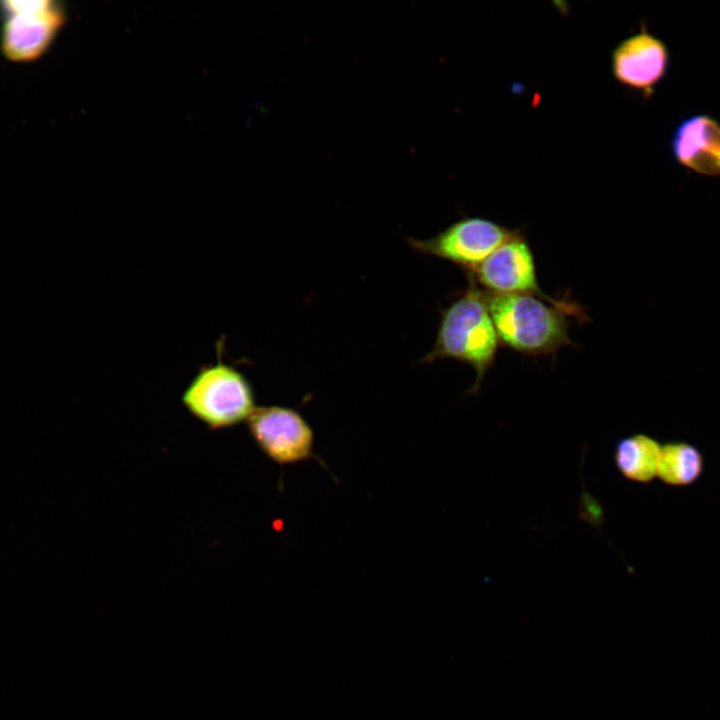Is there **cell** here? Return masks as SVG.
<instances>
[{"label":"cell","mask_w":720,"mask_h":720,"mask_svg":"<svg viewBox=\"0 0 720 720\" xmlns=\"http://www.w3.org/2000/svg\"><path fill=\"white\" fill-rule=\"evenodd\" d=\"M488 306L500 345L528 356H550L574 345L570 317L588 319L584 308L564 296L549 301L534 294H490Z\"/></svg>","instance_id":"obj_1"},{"label":"cell","mask_w":720,"mask_h":720,"mask_svg":"<svg viewBox=\"0 0 720 720\" xmlns=\"http://www.w3.org/2000/svg\"><path fill=\"white\" fill-rule=\"evenodd\" d=\"M468 286L445 309L432 350L422 359L424 363L453 359L475 370V381L469 393H477L482 380L493 365L499 338L490 314L487 292L467 274Z\"/></svg>","instance_id":"obj_2"},{"label":"cell","mask_w":720,"mask_h":720,"mask_svg":"<svg viewBox=\"0 0 720 720\" xmlns=\"http://www.w3.org/2000/svg\"><path fill=\"white\" fill-rule=\"evenodd\" d=\"M184 408L211 430L247 422L255 407V396L247 377L222 360L202 365L184 389Z\"/></svg>","instance_id":"obj_3"},{"label":"cell","mask_w":720,"mask_h":720,"mask_svg":"<svg viewBox=\"0 0 720 720\" xmlns=\"http://www.w3.org/2000/svg\"><path fill=\"white\" fill-rule=\"evenodd\" d=\"M66 16V9L59 1H1V54L14 63L40 59L54 43Z\"/></svg>","instance_id":"obj_4"},{"label":"cell","mask_w":720,"mask_h":720,"mask_svg":"<svg viewBox=\"0 0 720 720\" xmlns=\"http://www.w3.org/2000/svg\"><path fill=\"white\" fill-rule=\"evenodd\" d=\"M520 228L510 229L483 217H462L432 238H409L417 252L435 256L471 271Z\"/></svg>","instance_id":"obj_5"},{"label":"cell","mask_w":720,"mask_h":720,"mask_svg":"<svg viewBox=\"0 0 720 720\" xmlns=\"http://www.w3.org/2000/svg\"><path fill=\"white\" fill-rule=\"evenodd\" d=\"M251 438L261 452L279 465L315 459L314 432L295 409L277 405L256 407L247 420Z\"/></svg>","instance_id":"obj_6"},{"label":"cell","mask_w":720,"mask_h":720,"mask_svg":"<svg viewBox=\"0 0 720 720\" xmlns=\"http://www.w3.org/2000/svg\"><path fill=\"white\" fill-rule=\"evenodd\" d=\"M490 294H534L549 301L538 283L533 251L522 231L467 272Z\"/></svg>","instance_id":"obj_7"},{"label":"cell","mask_w":720,"mask_h":720,"mask_svg":"<svg viewBox=\"0 0 720 720\" xmlns=\"http://www.w3.org/2000/svg\"><path fill=\"white\" fill-rule=\"evenodd\" d=\"M668 67L667 45L645 26L621 40L610 54V71L615 81L645 97L653 94Z\"/></svg>","instance_id":"obj_8"},{"label":"cell","mask_w":720,"mask_h":720,"mask_svg":"<svg viewBox=\"0 0 720 720\" xmlns=\"http://www.w3.org/2000/svg\"><path fill=\"white\" fill-rule=\"evenodd\" d=\"M670 146L680 165L700 175H720V123L714 118H686L674 130Z\"/></svg>","instance_id":"obj_9"},{"label":"cell","mask_w":720,"mask_h":720,"mask_svg":"<svg viewBox=\"0 0 720 720\" xmlns=\"http://www.w3.org/2000/svg\"><path fill=\"white\" fill-rule=\"evenodd\" d=\"M661 447L655 438L642 433L622 438L614 451L616 467L630 481L650 483L657 477Z\"/></svg>","instance_id":"obj_10"},{"label":"cell","mask_w":720,"mask_h":720,"mask_svg":"<svg viewBox=\"0 0 720 720\" xmlns=\"http://www.w3.org/2000/svg\"><path fill=\"white\" fill-rule=\"evenodd\" d=\"M704 470L701 450L685 441L668 442L661 447L657 477L666 485L685 487L695 483Z\"/></svg>","instance_id":"obj_11"}]
</instances>
